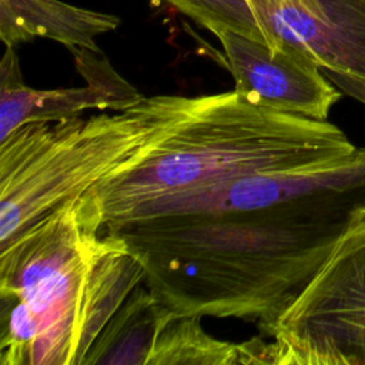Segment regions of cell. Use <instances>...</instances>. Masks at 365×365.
Masks as SVG:
<instances>
[{"mask_svg": "<svg viewBox=\"0 0 365 365\" xmlns=\"http://www.w3.org/2000/svg\"><path fill=\"white\" fill-rule=\"evenodd\" d=\"M101 232L173 315L272 324L329 255L365 234V147L294 174L248 175L143 202Z\"/></svg>", "mask_w": 365, "mask_h": 365, "instance_id": "6da1fadb", "label": "cell"}, {"mask_svg": "<svg viewBox=\"0 0 365 365\" xmlns=\"http://www.w3.org/2000/svg\"><path fill=\"white\" fill-rule=\"evenodd\" d=\"M151 97L155 123L148 140L86 192L101 227L163 195L322 168L356 148L328 120L261 107L235 90Z\"/></svg>", "mask_w": 365, "mask_h": 365, "instance_id": "7a4b0ae2", "label": "cell"}, {"mask_svg": "<svg viewBox=\"0 0 365 365\" xmlns=\"http://www.w3.org/2000/svg\"><path fill=\"white\" fill-rule=\"evenodd\" d=\"M141 282V264L101 232L90 197L73 198L0 247V364L83 365Z\"/></svg>", "mask_w": 365, "mask_h": 365, "instance_id": "3957f363", "label": "cell"}, {"mask_svg": "<svg viewBox=\"0 0 365 365\" xmlns=\"http://www.w3.org/2000/svg\"><path fill=\"white\" fill-rule=\"evenodd\" d=\"M153 97L114 114L23 124L0 141V247L86 194L154 130Z\"/></svg>", "mask_w": 365, "mask_h": 365, "instance_id": "277c9868", "label": "cell"}, {"mask_svg": "<svg viewBox=\"0 0 365 365\" xmlns=\"http://www.w3.org/2000/svg\"><path fill=\"white\" fill-rule=\"evenodd\" d=\"M259 331L274 339L275 365H365V234L339 245Z\"/></svg>", "mask_w": 365, "mask_h": 365, "instance_id": "5b68a950", "label": "cell"}, {"mask_svg": "<svg viewBox=\"0 0 365 365\" xmlns=\"http://www.w3.org/2000/svg\"><path fill=\"white\" fill-rule=\"evenodd\" d=\"M250 38L289 46L365 104V0H245Z\"/></svg>", "mask_w": 365, "mask_h": 365, "instance_id": "8992f818", "label": "cell"}, {"mask_svg": "<svg viewBox=\"0 0 365 365\" xmlns=\"http://www.w3.org/2000/svg\"><path fill=\"white\" fill-rule=\"evenodd\" d=\"M214 36L221 43L234 90L257 106L328 120L331 108L342 97L318 64L294 47H269L230 30Z\"/></svg>", "mask_w": 365, "mask_h": 365, "instance_id": "52a82bcc", "label": "cell"}, {"mask_svg": "<svg viewBox=\"0 0 365 365\" xmlns=\"http://www.w3.org/2000/svg\"><path fill=\"white\" fill-rule=\"evenodd\" d=\"M71 54L86 84L38 90L24 83L14 47L4 46L0 61V141L31 121H60L88 110L125 111L145 97L114 70L103 51L74 48Z\"/></svg>", "mask_w": 365, "mask_h": 365, "instance_id": "ba28073f", "label": "cell"}, {"mask_svg": "<svg viewBox=\"0 0 365 365\" xmlns=\"http://www.w3.org/2000/svg\"><path fill=\"white\" fill-rule=\"evenodd\" d=\"M120 26V17L77 7L61 0H0V38L4 46L43 37L70 51L100 53L96 38Z\"/></svg>", "mask_w": 365, "mask_h": 365, "instance_id": "9c48e42d", "label": "cell"}, {"mask_svg": "<svg viewBox=\"0 0 365 365\" xmlns=\"http://www.w3.org/2000/svg\"><path fill=\"white\" fill-rule=\"evenodd\" d=\"M174 317L147 287H137L103 328L83 365L141 364L147 365L155 338Z\"/></svg>", "mask_w": 365, "mask_h": 365, "instance_id": "30bf717a", "label": "cell"}, {"mask_svg": "<svg viewBox=\"0 0 365 365\" xmlns=\"http://www.w3.org/2000/svg\"><path fill=\"white\" fill-rule=\"evenodd\" d=\"M200 315H174L158 332L147 365H234L240 344L220 341L204 331Z\"/></svg>", "mask_w": 365, "mask_h": 365, "instance_id": "8fae6325", "label": "cell"}, {"mask_svg": "<svg viewBox=\"0 0 365 365\" xmlns=\"http://www.w3.org/2000/svg\"><path fill=\"white\" fill-rule=\"evenodd\" d=\"M165 3H168L170 6H175V4H178L180 1H182V0H164Z\"/></svg>", "mask_w": 365, "mask_h": 365, "instance_id": "7c38bea8", "label": "cell"}, {"mask_svg": "<svg viewBox=\"0 0 365 365\" xmlns=\"http://www.w3.org/2000/svg\"><path fill=\"white\" fill-rule=\"evenodd\" d=\"M242 3H244V4H245V0H242ZM245 7H247V6H245ZM250 23H251V21H250ZM250 29H251V27H250Z\"/></svg>", "mask_w": 365, "mask_h": 365, "instance_id": "4fadbf2b", "label": "cell"}]
</instances>
